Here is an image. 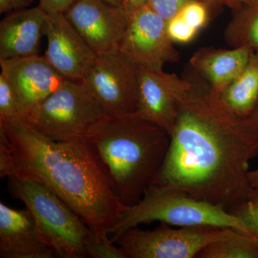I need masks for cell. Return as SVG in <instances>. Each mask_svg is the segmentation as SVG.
<instances>
[{
    "label": "cell",
    "mask_w": 258,
    "mask_h": 258,
    "mask_svg": "<svg viewBox=\"0 0 258 258\" xmlns=\"http://www.w3.org/2000/svg\"><path fill=\"white\" fill-rule=\"evenodd\" d=\"M174 89L175 125L153 184L171 186L230 212L252 189L249 161L258 157V131L233 114L198 73Z\"/></svg>",
    "instance_id": "obj_1"
},
{
    "label": "cell",
    "mask_w": 258,
    "mask_h": 258,
    "mask_svg": "<svg viewBox=\"0 0 258 258\" xmlns=\"http://www.w3.org/2000/svg\"><path fill=\"white\" fill-rule=\"evenodd\" d=\"M0 176L42 183L98 234H109L125 207L92 144L52 140L23 120H0Z\"/></svg>",
    "instance_id": "obj_2"
},
{
    "label": "cell",
    "mask_w": 258,
    "mask_h": 258,
    "mask_svg": "<svg viewBox=\"0 0 258 258\" xmlns=\"http://www.w3.org/2000/svg\"><path fill=\"white\" fill-rule=\"evenodd\" d=\"M125 206L140 202L165 160L170 135L138 112L113 115L89 141Z\"/></svg>",
    "instance_id": "obj_3"
},
{
    "label": "cell",
    "mask_w": 258,
    "mask_h": 258,
    "mask_svg": "<svg viewBox=\"0 0 258 258\" xmlns=\"http://www.w3.org/2000/svg\"><path fill=\"white\" fill-rule=\"evenodd\" d=\"M155 221L174 227H230L247 233L240 220L225 209L176 188L152 184L139 203L124 207L118 222L109 231L113 235L111 240L115 243L131 227Z\"/></svg>",
    "instance_id": "obj_4"
},
{
    "label": "cell",
    "mask_w": 258,
    "mask_h": 258,
    "mask_svg": "<svg viewBox=\"0 0 258 258\" xmlns=\"http://www.w3.org/2000/svg\"><path fill=\"white\" fill-rule=\"evenodd\" d=\"M8 179L10 195L31 212L55 256L88 257L86 242L93 230L81 217L36 180L17 176Z\"/></svg>",
    "instance_id": "obj_5"
},
{
    "label": "cell",
    "mask_w": 258,
    "mask_h": 258,
    "mask_svg": "<svg viewBox=\"0 0 258 258\" xmlns=\"http://www.w3.org/2000/svg\"><path fill=\"white\" fill-rule=\"evenodd\" d=\"M112 116L81 81L67 79L42 103L30 125L57 142H89Z\"/></svg>",
    "instance_id": "obj_6"
},
{
    "label": "cell",
    "mask_w": 258,
    "mask_h": 258,
    "mask_svg": "<svg viewBox=\"0 0 258 258\" xmlns=\"http://www.w3.org/2000/svg\"><path fill=\"white\" fill-rule=\"evenodd\" d=\"M161 222L154 230H125L115 241L125 258H195L215 240L222 228L177 227Z\"/></svg>",
    "instance_id": "obj_7"
},
{
    "label": "cell",
    "mask_w": 258,
    "mask_h": 258,
    "mask_svg": "<svg viewBox=\"0 0 258 258\" xmlns=\"http://www.w3.org/2000/svg\"><path fill=\"white\" fill-rule=\"evenodd\" d=\"M81 81L113 116L137 112V67L119 48L97 54Z\"/></svg>",
    "instance_id": "obj_8"
},
{
    "label": "cell",
    "mask_w": 258,
    "mask_h": 258,
    "mask_svg": "<svg viewBox=\"0 0 258 258\" xmlns=\"http://www.w3.org/2000/svg\"><path fill=\"white\" fill-rule=\"evenodd\" d=\"M174 44L166 20L147 5L129 15L119 49L137 68L161 72L166 63L179 60Z\"/></svg>",
    "instance_id": "obj_9"
},
{
    "label": "cell",
    "mask_w": 258,
    "mask_h": 258,
    "mask_svg": "<svg viewBox=\"0 0 258 258\" xmlns=\"http://www.w3.org/2000/svg\"><path fill=\"white\" fill-rule=\"evenodd\" d=\"M0 67L16 94L24 121L29 124L42 103L67 80L39 55L0 60Z\"/></svg>",
    "instance_id": "obj_10"
},
{
    "label": "cell",
    "mask_w": 258,
    "mask_h": 258,
    "mask_svg": "<svg viewBox=\"0 0 258 258\" xmlns=\"http://www.w3.org/2000/svg\"><path fill=\"white\" fill-rule=\"evenodd\" d=\"M64 14L96 54L119 48L128 27L123 7L105 0H76Z\"/></svg>",
    "instance_id": "obj_11"
},
{
    "label": "cell",
    "mask_w": 258,
    "mask_h": 258,
    "mask_svg": "<svg viewBox=\"0 0 258 258\" xmlns=\"http://www.w3.org/2000/svg\"><path fill=\"white\" fill-rule=\"evenodd\" d=\"M44 35L47 38L45 58L66 79L81 81L97 54L64 13H47Z\"/></svg>",
    "instance_id": "obj_12"
},
{
    "label": "cell",
    "mask_w": 258,
    "mask_h": 258,
    "mask_svg": "<svg viewBox=\"0 0 258 258\" xmlns=\"http://www.w3.org/2000/svg\"><path fill=\"white\" fill-rule=\"evenodd\" d=\"M55 254L28 208L0 203V257L52 258Z\"/></svg>",
    "instance_id": "obj_13"
},
{
    "label": "cell",
    "mask_w": 258,
    "mask_h": 258,
    "mask_svg": "<svg viewBox=\"0 0 258 258\" xmlns=\"http://www.w3.org/2000/svg\"><path fill=\"white\" fill-rule=\"evenodd\" d=\"M176 74L137 68V112L165 129L170 135L176 119L174 89L179 81Z\"/></svg>",
    "instance_id": "obj_14"
},
{
    "label": "cell",
    "mask_w": 258,
    "mask_h": 258,
    "mask_svg": "<svg viewBox=\"0 0 258 258\" xmlns=\"http://www.w3.org/2000/svg\"><path fill=\"white\" fill-rule=\"evenodd\" d=\"M47 15L39 6L8 13L0 22V60L39 55Z\"/></svg>",
    "instance_id": "obj_15"
},
{
    "label": "cell",
    "mask_w": 258,
    "mask_h": 258,
    "mask_svg": "<svg viewBox=\"0 0 258 258\" xmlns=\"http://www.w3.org/2000/svg\"><path fill=\"white\" fill-rule=\"evenodd\" d=\"M254 51L249 47H203L191 56L190 66L220 94L242 72Z\"/></svg>",
    "instance_id": "obj_16"
},
{
    "label": "cell",
    "mask_w": 258,
    "mask_h": 258,
    "mask_svg": "<svg viewBox=\"0 0 258 258\" xmlns=\"http://www.w3.org/2000/svg\"><path fill=\"white\" fill-rule=\"evenodd\" d=\"M220 95L233 114L249 118L258 106V52L254 51L242 72Z\"/></svg>",
    "instance_id": "obj_17"
},
{
    "label": "cell",
    "mask_w": 258,
    "mask_h": 258,
    "mask_svg": "<svg viewBox=\"0 0 258 258\" xmlns=\"http://www.w3.org/2000/svg\"><path fill=\"white\" fill-rule=\"evenodd\" d=\"M197 258H258V237L230 227L222 228Z\"/></svg>",
    "instance_id": "obj_18"
},
{
    "label": "cell",
    "mask_w": 258,
    "mask_h": 258,
    "mask_svg": "<svg viewBox=\"0 0 258 258\" xmlns=\"http://www.w3.org/2000/svg\"><path fill=\"white\" fill-rule=\"evenodd\" d=\"M225 38L232 47H249L258 52V8L243 5L235 11Z\"/></svg>",
    "instance_id": "obj_19"
},
{
    "label": "cell",
    "mask_w": 258,
    "mask_h": 258,
    "mask_svg": "<svg viewBox=\"0 0 258 258\" xmlns=\"http://www.w3.org/2000/svg\"><path fill=\"white\" fill-rule=\"evenodd\" d=\"M231 214L242 222L248 235L258 237V189L249 191L247 198L234 208Z\"/></svg>",
    "instance_id": "obj_20"
},
{
    "label": "cell",
    "mask_w": 258,
    "mask_h": 258,
    "mask_svg": "<svg viewBox=\"0 0 258 258\" xmlns=\"http://www.w3.org/2000/svg\"><path fill=\"white\" fill-rule=\"evenodd\" d=\"M107 232L96 233L92 231L86 242L88 257L125 258L124 254L118 245H115Z\"/></svg>",
    "instance_id": "obj_21"
},
{
    "label": "cell",
    "mask_w": 258,
    "mask_h": 258,
    "mask_svg": "<svg viewBox=\"0 0 258 258\" xmlns=\"http://www.w3.org/2000/svg\"><path fill=\"white\" fill-rule=\"evenodd\" d=\"M0 120L24 121L14 90L2 74H0Z\"/></svg>",
    "instance_id": "obj_22"
},
{
    "label": "cell",
    "mask_w": 258,
    "mask_h": 258,
    "mask_svg": "<svg viewBox=\"0 0 258 258\" xmlns=\"http://www.w3.org/2000/svg\"><path fill=\"white\" fill-rule=\"evenodd\" d=\"M209 7L200 0H191L178 13L188 25L200 31L208 21Z\"/></svg>",
    "instance_id": "obj_23"
},
{
    "label": "cell",
    "mask_w": 258,
    "mask_h": 258,
    "mask_svg": "<svg viewBox=\"0 0 258 258\" xmlns=\"http://www.w3.org/2000/svg\"><path fill=\"white\" fill-rule=\"evenodd\" d=\"M166 31L174 43L191 42L199 32L188 25L179 14L166 21Z\"/></svg>",
    "instance_id": "obj_24"
},
{
    "label": "cell",
    "mask_w": 258,
    "mask_h": 258,
    "mask_svg": "<svg viewBox=\"0 0 258 258\" xmlns=\"http://www.w3.org/2000/svg\"><path fill=\"white\" fill-rule=\"evenodd\" d=\"M191 0H148L147 5L166 21L179 13Z\"/></svg>",
    "instance_id": "obj_25"
},
{
    "label": "cell",
    "mask_w": 258,
    "mask_h": 258,
    "mask_svg": "<svg viewBox=\"0 0 258 258\" xmlns=\"http://www.w3.org/2000/svg\"><path fill=\"white\" fill-rule=\"evenodd\" d=\"M76 0H39V7L47 13H64Z\"/></svg>",
    "instance_id": "obj_26"
},
{
    "label": "cell",
    "mask_w": 258,
    "mask_h": 258,
    "mask_svg": "<svg viewBox=\"0 0 258 258\" xmlns=\"http://www.w3.org/2000/svg\"><path fill=\"white\" fill-rule=\"evenodd\" d=\"M34 0H0V13L5 14L25 9Z\"/></svg>",
    "instance_id": "obj_27"
},
{
    "label": "cell",
    "mask_w": 258,
    "mask_h": 258,
    "mask_svg": "<svg viewBox=\"0 0 258 258\" xmlns=\"http://www.w3.org/2000/svg\"><path fill=\"white\" fill-rule=\"evenodd\" d=\"M200 1L208 5L209 8L227 7L233 12L237 11L243 6L239 0H200Z\"/></svg>",
    "instance_id": "obj_28"
},
{
    "label": "cell",
    "mask_w": 258,
    "mask_h": 258,
    "mask_svg": "<svg viewBox=\"0 0 258 258\" xmlns=\"http://www.w3.org/2000/svg\"><path fill=\"white\" fill-rule=\"evenodd\" d=\"M148 0H122V6L124 8L128 16L147 5Z\"/></svg>",
    "instance_id": "obj_29"
},
{
    "label": "cell",
    "mask_w": 258,
    "mask_h": 258,
    "mask_svg": "<svg viewBox=\"0 0 258 258\" xmlns=\"http://www.w3.org/2000/svg\"><path fill=\"white\" fill-rule=\"evenodd\" d=\"M249 181L252 188L258 189V169L249 171Z\"/></svg>",
    "instance_id": "obj_30"
},
{
    "label": "cell",
    "mask_w": 258,
    "mask_h": 258,
    "mask_svg": "<svg viewBox=\"0 0 258 258\" xmlns=\"http://www.w3.org/2000/svg\"><path fill=\"white\" fill-rule=\"evenodd\" d=\"M249 119L251 120L252 124L255 127L256 129L258 131V106L254 111L253 114L249 117Z\"/></svg>",
    "instance_id": "obj_31"
},
{
    "label": "cell",
    "mask_w": 258,
    "mask_h": 258,
    "mask_svg": "<svg viewBox=\"0 0 258 258\" xmlns=\"http://www.w3.org/2000/svg\"><path fill=\"white\" fill-rule=\"evenodd\" d=\"M243 5L258 8V0H239Z\"/></svg>",
    "instance_id": "obj_32"
},
{
    "label": "cell",
    "mask_w": 258,
    "mask_h": 258,
    "mask_svg": "<svg viewBox=\"0 0 258 258\" xmlns=\"http://www.w3.org/2000/svg\"><path fill=\"white\" fill-rule=\"evenodd\" d=\"M105 1L112 5H122V0H105Z\"/></svg>",
    "instance_id": "obj_33"
}]
</instances>
